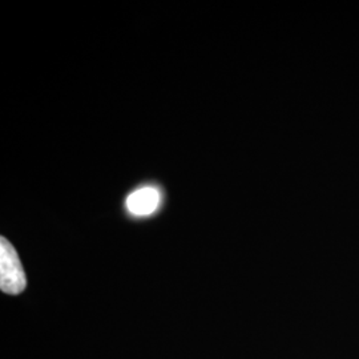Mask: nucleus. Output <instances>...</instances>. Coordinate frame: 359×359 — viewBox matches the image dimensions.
Wrapping results in <instances>:
<instances>
[{"label": "nucleus", "mask_w": 359, "mask_h": 359, "mask_svg": "<svg viewBox=\"0 0 359 359\" xmlns=\"http://www.w3.org/2000/svg\"><path fill=\"white\" fill-rule=\"evenodd\" d=\"M27 286L26 273L13 245L0 240V289L7 294H20Z\"/></svg>", "instance_id": "1"}, {"label": "nucleus", "mask_w": 359, "mask_h": 359, "mask_svg": "<svg viewBox=\"0 0 359 359\" xmlns=\"http://www.w3.org/2000/svg\"><path fill=\"white\" fill-rule=\"evenodd\" d=\"M161 204V193L154 187H142L130 193L126 201L129 213L136 217L151 216Z\"/></svg>", "instance_id": "2"}]
</instances>
